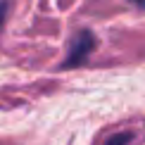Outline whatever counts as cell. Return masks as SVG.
<instances>
[{"instance_id": "obj_1", "label": "cell", "mask_w": 145, "mask_h": 145, "mask_svg": "<svg viewBox=\"0 0 145 145\" xmlns=\"http://www.w3.org/2000/svg\"><path fill=\"white\" fill-rule=\"evenodd\" d=\"M95 36L90 31H78L74 38L69 40V52H67V59H64L62 67H76V64H81L83 59H86L90 52L95 50Z\"/></svg>"}, {"instance_id": "obj_2", "label": "cell", "mask_w": 145, "mask_h": 145, "mask_svg": "<svg viewBox=\"0 0 145 145\" xmlns=\"http://www.w3.org/2000/svg\"><path fill=\"white\" fill-rule=\"evenodd\" d=\"M131 138H133V133L131 131H121V133H114L105 140V145H129Z\"/></svg>"}, {"instance_id": "obj_3", "label": "cell", "mask_w": 145, "mask_h": 145, "mask_svg": "<svg viewBox=\"0 0 145 145\" xmlns=\"http://www.w3.org/2000/svg\"><path fill=\"white\" fill-rule=\"evenodd\" d=\"M7 10H10V3L7 0H0V29H3L5 19H7Z\"/></svg>"}, {"instance_id": "obj_4", "label": "cell", "mask_w": 145, "mask_h": 145, "mask_svg": "<svg viewBox=\"0 0 145 145\" xmlns=\"http://www.w3.org/2000/svg\"><path fill=\"white\" fill-rule=\"evenodd\" d=\"M131 3H133L136 7H140V10H145V0H131Z\"/></svg>"}]
</instances>
